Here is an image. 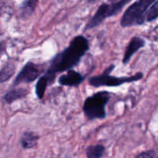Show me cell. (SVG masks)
Listing matches in <instances>:
<instances>
[{
    "label": "cell",
    "mask_w": 158,
    "mask_h": 158,
    "mask_svg": "<svg viewBox=\"0 0 158 158\" xmlns=\"http://www.w3.org/2000/svg\"><path fill=\"white\" fill-rule=\"evenodd\" d=\"M89 49V43L87 39L82 35H77L71 40L67 47L53 56L46 72L56 76L59 73L73 69L80 63Z\"/></svg>",
    "instance_id": "6da1fadb"
},
{
    "label": "cell",
    "mask_w": 158,
    "mask_h": 158,
    "mask_svg": "<svg viewBox=\"0 0 158 158\" xmlns=\"http://www.w3.org/2000/svg\"><path fill=\"white\" fill-rule=\"evenodd\" d=\"M110 100V94L106 90L100 91L88 97L83 105L85 117L89 120L106 118V106Z\"/></svg>",
    "instance_id": "7a4b0ae2"
},
{
    "label": "cell",
    "mask_w": 158,
    "mask_h": 158,
    "mask_svg": "<svg viewBox=\"0 0 158 158\" xmlns=\"http://www.w3.org/2000/svg\"><path fill=\"white\" fill-rule=\"evenodd\" d=\"M115 69V65L111 64L100 75L94 76L90 77L88 80L89 84L94 87L99 88L102 86L107 87H116L120 86L124 83H134L141 80L143 78V73L142 72H138L132 76L127 77H115L110 75V73Z\"/></svg>",
    "instance_id": "3957f363"
},
{
    "label": "cell",
    "mask_w": 158,
    "mask_h": 158,
    "mask_svg": "<svg viewBox=\"0 0 158 158\" xmlns=\"http://www.w3.org/2000/svg\"><path fill=\"white\" fill-rule=\"evenodd\" d=\"M156 0H137L129 6L120 19L123 28L142 26L146 23L147 12Z\"/></svg>",
    "instance_id": "277c9868"
},
{
    "label": "cell",
    "mask_w": 158,
    "mask_h": 158,
    "mask_svg": "<svg viewBox=\"0 0 158 158\" xmlns=\"http://www.w3.org/2000/svg\"><path fill=\"white\" fill-rule=\"evenodd\" d=\"M131 1V0H117V2H114L110 4H101L92 18L86 23L84 27V31L91 30L100 26L106 19L117 15Z\"/></svg>",
    "instance_id": "5b68a950"
},
{
    "label": "cell",
    "mask_w": 158,
    "mask_h": 158,
    "mask_svg": "<svg viewBox=\"0 0 158 158\" xmlns=\"http://www.w3.org/2000/svg\"><path fill=\"white\" fill-rule=\"evenodd\" d=\"M43 72L44 66L43 65L28 61L15 77L13 81V86H17L22 83H32L38 79Z\"/></svg>",
    "instance_id": "8992f818"
},
{
    "label": "cell",
    "mask_w": 158,
    "mask_h": 158,
    "mask_svg": "<svg viewBox=\"0 0 158 158\" xmlns=\"http://www.w3.org/2000/svg\"><path fill=\"white\" fill-rule=\"evenodd\" d=\"M86 79V77L74 69H70L67 73L60 76L58 79L59 84L65 86H79Z\"/></svg>",
    "instance_id": "52a82bcc"
},
{
    "label": "cell",
    "mask_w": 158,
    "mask_h": 158,
    "mask_svg": "<svg viewBox=\"0 0 158 158\" xmlns=\"http://www.w3.org/2000/svg\"><path fill=\"white\" fill-rule=\"evenodd\" d=\"M146 46V41L140 36H134L130 40L129 43L125 49L124 55L123 57V64L126 65L130 62L133 56L138 52L140 49Z\"/></svg>",
    "instance_id": "ba28073f"
},
{
    "label": "cell",
    "mask_w": 158,
    "mask_h": 158,
    "mask_svg": "<svg viewBox=\"0 0 158 158\" xmlns=\"http://www.w3.org/2000/svg\"><path fill=\"white\" fill-rule=\"evenodd\" d=\"M56 77V75L49 73L45 72L43 76H40L39 77L35 86V94H36V97H38L39 100L43 99L45 93H46V88L48 87V86H49V85L52 84L54 83Z\"/></svg>",
    "instance_id": "9c48e42d"
},
{
    "label": "cell",
    "mask_w": 158,
    "mask_h": 158,
    "mask_svg": "<svg viewBox=\"0 0 158 158\" xmlns=\"http://www.w3.org/2000/svg\"><path fill=\"white\" fill-rule=\"evenodd\" d=\"M40 0H24L19 7L20 18L26 19L29 18L35 10Z\"/></svg>",
    "instance_id": "30bf717a"
},
{
    "label": "cell",
    "mask_w": 158,
    "mask_h": 158,
    "mask_svg": "<svg viewBox=\"0 0 158 158\" xmlns=\"http://www.w3.org/2000/svg\"><path fill=\"white\" fill-rule=\"evenodd\" d=\"M40 136L35 133L31 131H26L23 133L20 138V145L25 150L32 149L36 146Z\"/></svg>",
    "instance_id": "8fae6325"
},
{
    "label": "cell",
    "mask_w": 158,
    "mask_h": 158,
    "mask_svg": "<svg viewBox=\"0 0 158 158\" xmlns=\"http://www.w3.org/2000/svg\"><path fill=\"white\" fill-rule=\"evenodd\" d=\"M28 94H29V90L26 88H15V89H12L6 93L3 99L6 103L11 104L16 100H21V99L26 97Z\"/></svg>",
    "instance_id": "7c38bea8"
},
{
    "label": "cell",
    "mask_w": 158,
    "mask_h": 158,
    "mask_svg": "<svg viewBox=\"0 0 158 158\" xmlns=\"http://www.w3.org/2000/svg\"><path fill=\"white\" fill-rule=\"evenodd\" d=\"M15 73V63L14 60H8L0 69V83L9 81Z\"/></svg>",
    "instance_id": "4fadbf2b"
},
{
    "label": "cell",
    "mask_w": 158,
    "mask_h": 158,
    "mask_svg": "<svg viewBox=\"0 0 158 158\" xmlns=\"http://www.w3.org/2000/svg\"><path fill=\"white\" fill-rule=\"evenodd\" d=\"M106 152V148L103 144L89 145L86 150L87 158H102Z\"/></svg>",
    "instance_id": "5bb4252c"
},
{
    "label": "cell",
    "mask_w": 158,
    "mask_h": 158,
    "mask_svg": "<svg viewBox=\"0 0 158 158\" xmlns=\"http://www.w3.org/2000/svg\"><path fill=\"white\" fill-rule=\"evenodd\" d=\"M147 23H152L158 19V0H156L151 6L145 15Z\"/></svg>",
    "instance_id": "9a60e30c"
},
{
    "label": "cell",
    "mask_w": 158,
    "mask_h": 158,
    "mask_svg": "<svg viewBox=\"0 0 158 158\" xmlns=\"http://www.w3.org/2000/svg\"><path fill=\"white\" fill-rule=\"evenodd\" d=\"M134 158H158V154L154 150L143 151Z\"/></svg>",
    "instance_id": "2e32d148"
},
{
    "label": "cell",
    "mask_w": 158,
    "mask_h": 158,
    "mask_svg": "<svg viewBox=\"0 0 158 158\" xmlns=\"http://www.w3.org/2000/svg\"><path fill=\"white\" fill-rule=\"evenodd\" d=\"M6 49H7V44H6V42L2 40V41H0V58L4 55L6 52Z\"/></svg>",
    "instance_id": "e0dca14e"
},
{
    "label": "cell",
    "mask_w": 158,
    "mask_h": 158,
    "mask_svg": "<svg viewBox=\"0 0 158 158\" xmlns=\"http://www.w3.org/2000/svg\"><path fill=\"white\" fill-rule=\"evenodd\" d=\"M5 1H6V0H0V12H1L3 6H4Z\"/></svg>",
    "instance_id": "ac0fdd59"
}]
</instances>
